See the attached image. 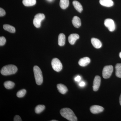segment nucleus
<instances>
[{
  "instance_id": "f257e3e1",
  "label": "nucleus",
  "mask_w": 121,
  "mask_h": 121,
  "mask_svg": "<svg viewBox=\"0 0 121 121\" xmlns=\"http://www.w3.org/2000/svg\"><path fill=\"white\" fill-rule=\"evenodd\" d=\"M60 113L64 117L70 121H78L77 117L73 112L69 108H63L60 110Z\"/></svg>"
},
{
  "instance_id": "f03ea898",
  "label": "nucleus",
  "mask_w": 121,
  "mask_h": 121,
  "mask_svg": "<svg viewBox=\"0 0 121 121\" xmlns=\"http://www.w3.org/2000/svg\"><path fill=\"white\" fill-rule=\"evenodd\" d=\"M17 70V68L15 65H9L3 67L1 70L0 73L2 75H11L16 73Z\"/></svg>"
},
{
  "instance_id": "7ed1b4c3",
  "label": "nucleus",
  "mask_w": 121,
  "mask_h": 121,
  "mask_svg": "<svg viewBox=\"0 0 121 121\" xmlns=\"http://www.w3.org/2000/svg\"><path fill=\"white\" fill-rule=\"evenodd\" d=\"M33 72L35 75L36 82L37 85H40L43 83V74L41 69L37 66H35L33 67Z\"/></svg>"
},
{
  "instance_id": "20e7f679",
  "label": "nucleus",
  "mask_w": 121,
  "mask_h": 121,
  "mask_svg": "<svg viewBox=\"0 0 121 121\" xmlns=\"http://www.w3.org/2000/svg\"><path fill=\"white\" fill-rule=\"evenodd\" d=\"M45 19V16L43 13H38L35 16L33 20V24L36 27L39 28L41 26V23Z\"/></svg>"
},
{
  "instance_id": "39448f33",
  "label": "nucleus",
  "mask_w": 121,
  "mask_h": 121,
  "mask_svg": "<svg viewBox=\"0 0 121 121\" xmlns=\"http://www.w3.org/2000/svg\"><path fill=\"white\" fill-rule=\"evenodd\" d=\"M52 68L55 71L60 72L62 69L63 66L59 60L56 58H55L52 61Z\"/></svg>"
},
{
  "instance_id": "423d86ee",
  "label": "nucleus",
  "mask_w": 121,
  "mask_h": 121,
  "mask_svg": "<svg viewBox=\"0 0 121 121\" xmlns=\"http://www.w3.org/2000/svg\"><path fill=\"white\" fill-rule=\"evenodd\" d=\"M113 68L112 65H109L104 67L103 70L102 75L105 79L108 78L110 77L112 73Z\"/></svg>"
},
{
  "instance_id": "0eeeda50",
  "label": "nucleus",
  "mask_w": 121,
  "mask_h": 121,
  "mask_svg": "<svg viewBox=\"0 0 121 121\" xmlns=\"http://www.w3.org/2000/svg\"><path fill=\"white\" fill-rule=\"evenodd\" d=\"M104 25L110 32L113 31L115 30V24L114 21L112 19H107L105 20Z\"/></svg>"
},
{
  "instance_id": "6e6552de",
  "label": "nucleus",
  "mask_w": 121,
  "mask_h": 121,
  "mask_svg": "<svg viewBox=\"0 0 121 121\" xmlns=\"http://www.w3.org/2000/svg\"><path fill=\"white\" fill-rule=\"evenodd\" d=\"M101 78L99 76H95L93 82V89L94 91H97L99 89L101 83Z\"/></svg>"
},
{
  "instance_id": "1a4fd4ad",
  "label": "nucleus",
  "mask_w": 121,
  "mask_h": 121,
  "mask_svg": "<svg viewBox=\"0 0 121 121\" xmlns=\"http://www.w3.org/2000/svg\"><path fill=\"white\" fill-rule=\"evenodd\" d=\"M104 110V108L98 105L91 106L90 109L91 112L94 114L101 112L103 111Z\"/></svg>"
},
{
  "instance_id": "9d476101",
  "label": "nucleus",
  "mask_w": 121,
  "mask_h": 121,
  "mask_svg": "<svg viewBox=\"0 0 121 121\" xmlns=\"http://www.w3.org/2000/svg\"><path fill=\"white\" fill-rule=\"evenodd\" d=\"M79 35L77 34H72L69 36L68 38V41L71 45H73L76 41L79 39Z\"/></svg>"
},
{
  "instance_id": "9b49d317",
  "label": "nucleus",
  "mask_w": 121,
  "mask_h": 121,
  "mask_svg": "<svg viewBox=\"0 0 121 121\" xmlns=\"http://www.w3.org/2000/svg\"><path fill=\"white\" fill-rule=\"evenodd\" d=\"M91 62L89 57H85L80 59L78 62L79 65L81 66L85 67L88 65Z\"/></svg>"
},
{
  "instance_id": "f8f14e48",
  "label": "nucleus",
  "mask_w": 121,
  "mask_h": 121,
  "mask_svg": "<svg viewBox=\"0 0 121 121\" xmlns=\"http://www.w3.org/2000/svg\"><path fill=\"white\" fill-rule=\"evenodd\" d=\"M92 45L96 48H99L101 47L102 44L101 42L99 39L96 38H92L91 40Z\"/></svg>"
},
{
  "instance_id": "ddd939ff",
  "label": "nucleus",
  "mask_w": 121,
  "mask_h": 121,
  "mask_svg": "<svg viewBox=\"0 0 121 121\" xmlns=\"http://www.w3.org/2000/svg\"><path fill=\"white\" fill-rule=\"evenodd\" d=\"M99 2L101 5L105 7H111L114 4L112 0H99Z\"/></svg>"
},
{
  "instance_id": "4468645a",
  "label": "nucleus",
  "mask_w": 121,
  "mask_h": 121,
  "mask_svg": "<svg viewBox=\"0 0 121 121\" xmlns=\"http://www.w3.org/2000/svg\"><path fill=\"white\" fill-rule=\"evenodd\" d=\"M72 23L74 27L78 28L81 25V20L78 16L74 17L72 20Z\"/></svg>"
},
{
  "instance_id": "2eb2a0df",
  "label": "nucleus",
  "mask_w": 121,
  "mask_h": 121,
  "mask_svg": "<svg viewBox=\"0 0 121 121\" xmlns=\"http://www.w3.org/2000/svg\"><path fill=\"white\" fill-rule=\"evenodd\" d=\"M57 88L59 92L62 94H66L68 91L67 87L64 84H58L57 85Z\"/></svg>"
},
{
  "instance_id": "dca6fc26",
  "label": "nucleus",
  "mask_w": 121,
  "mask_h": 121,
  "mask_svg": "<svg viewBox=\"0 0 121 121\" xmlns=\"http://www.w3.org/2000/svg\"><path fill=\"white\" fill-rule=\"evenodd\" d=\"M66 40L65 35L63 33H60L59 35L58 43L60 46H64L65 45Z\"/></svg>"
},
{
  "instance_id": "f3484780",
  "label": "nucleus",
  "mask_w": 121,
  "mask_h": 121,
  "mask_svg": "<svg viewBox=\"0 0 121 121\" xmlns=\"http://www.w3.org/2000/svg\"><path fill=\"white\" fill-rule=\"evenodd\" d=\"M73 4L75 9L79 12L81 13L83 11V8L82 4L77 1H74Z\"/></svg>"
},
{
  "instance_id": "a211bd4d",
  "label": "nucleus",
  "mask_w": 121,
  "mask_h": 121,
  "mask_svg": "<svg viewBox=\"0 0 121 121\" xmlns=\"http://www.w3.org/2000/svg\"><path fill=\"white\" fill-rule=\"evenodd\" d=\"M23 4L26 7H30L36 4V0H23Z\"/></svg>"
},
{
  "instance_id": "6ab92c4d",
  "label": "nucleus",
  "mask_w": 121,
  "mask_h": 121,
  "mask_svg": "<svg viewBox=\"0 0 121 121\" xmlns=\"http://www.w3.org/2000/svg\"><path fill=\"white\" fill-rule=\"evenodd\" d=\"M3 28L5 30L8 31L9 32L14 33L16 32L15 28L13 26L8 24L4 25Z\"/></svg>"
},
{
  "instance_id": "aec40b11",
  "label": "nucleus",
  "mask_w": 121,
  "mask_h": 121,
  "mask_svg": "<svg viewBox=\"0 0 121 121\" xmlns=\"http://www.w3.org/2000/svg\"><path fill=\"white\" fill-rule=\"evenodd\" d=\"M69 0H60V5L62 9H65L69 6Z\"/></svg>"
},
{
  "instance_id": "412c9836",
  "label": "nucleus",
  "mask_w": 121,
  "mask_h": 121,
  "mask_svg": "<svg viewBox=\"0 0 121 121\" xmlns=\"http://www.w3.org/2000/svg\"><path fill=\"white\" fill-rule=\"evenodd\" d=\"M115 74L118 78H121V64H117L115 66Z\"/></svg>"
},
{
  "instance_id": "4be33fe9",
  "label": "nucleus",
  "mask_w": 121,
  "mask_h": 121,
  "mask_svg": "<svg viewBox=\"0 0 121 121\" xmlns=\"http://www.w3.org/2000/svg\"><path fill=\"white\" fill-rule=\"evenodd\" d=\"M15 83L10 81H7L4 83V86L5 88L7 89H11L13 88L15 86Z\"/></svg>"
},
{
  "instance_id": "5701e85b",
  "label": "nucleus",
  "mask_w": 121,
  "mask_h": 121,
  "mask_svg": "<svg viewBox=\"0 0 121 121\" xmlns=\"http://www.w3.org/2000/svg\"><path fill=\"white\" fill-rule=\"evenodd\" d=\"M45 108V106L39 105L37 106L35 108V112L36 113L39 114L43 112Z\"/></svg>"
},
{
  "instance_id": "b1692460",
  "label": "nucleus",
  "mask_w": 121,
  "mask_h": 121,
  "mask_svg": "<svg viewBox=\"0 0 121 121\" xmlns=\"http://www.w3.org/2000/svg\"><path fill=\"white\" fill-rule=\"evenodd\" d=\"M26 91L25 89H23L18 91L17 94V96L18 98H22L26 94Z\"/></svg>"
},
{
  "instance_id": "393cba45",
  "label": "nucleus",
  "mask_w": 121,
  "mask_h": 121,
  "mask_svg": "<svg viewBox=\"0 0 121 121\" xmlns=\"http://www.w3.org/2000/svg\"><path fill=\"white\" fill-rule=\"evenodd\" d=\"M6 39L4 36H1L0 37V45L3 46L6 43Z\"/></svg>"
},
{
  "instance_id": "a878e982",
  "label": "nucleus",
  "mask_w": 121,
  "mask_h": 121,
  "mask_svg": "<svg viewBox=\"0 0 121 121\" xmlns=\"http://www.w3.org/2000/svg\"><path fill=\"white\" fill-rule=\"evenodd\" d=\"M6 14L5 11L3 9L0 8V16L1 17L4 16Z\"/></svg>"
},
{
  "instance_id": "bb28decb",
  "label": "nucleus",
  "mask_w": 121,
  "mask_h": 121,
  "mask_svg": "<svg viewBox=\"0 0 121 121\" xmlns=\"http://www.w3.org/2000/svg\"><path fill=\"white\" fill-rule=\"evenodd\" d=\"M13 121H22V120L21 118L19 115H16L14 118Z\"/></svg>"
},
{
  "instance_id": "cd10ccee",
  "label": "nucleus",
  "mask_w": 121,
  "mask_h": 121,
  "mask_svg": "<svg viewBox=\"0 0 121 121\" xmlns=\"http://www.w3.org/2000/svg\"><path fill=\"white\" fill-rule=\"evenodd\" d=\"M81 77L79 75L77 76L74 78V80L76 82H79L81 80Z\"/></svg>"
},
{
  "instance_id": "c85d7f7f",
  "label": "nucleus",
  "mask_w": 121,
  "mask_h": 121,
  "mask_svg": "<svg viewBox=\"0 0 121 121\" xmlns=\"http://www.w3.org/2000/svg\"><path fill=\"white\" fill-rule=\"evenodd\" d=\"M86 85V83H85V82H81L79 83V86L80 87H83L84 86Z\"/></svg>"
},
{
  "instance_id": "c756f323",
  "label": "nucleus",
  "mask_w": 121,
  "mask_h": 121,
  "mask_svg": "<svg viewBox=\"0 0 121 121\" xmlns=\"http://www.w3.org/2000/svg\"><path fill=\"white\" fill-rule=\"evenodd\" d=\"M119 103H120V105L121 106V94L120 95V98H119Z\"/></svg>"
},
{
  "instance_id": "7c9ffc66",
  "label": "nucleus",
  "mask_w": 121,
  "mask_h": 121,
  "mask_svg": "<svg viewBox=\"0 0 121 121\" xmlns=\"http://www.w3.org/2000/svg\"><path fill=\"white\" fill-rule=\"evenodd\" d=\"M119 56L120 58L121 59V52H120L119 54Z\"/></svg>"
},
{
  "instance_id": "2f4dec72",
  "label": "nucleus",
  "mask_w": 121,
  "mask_h": 121,
  "mask_svg": "<svg viewBox=\"0 0 121 121\" xmlns=\"http://www.w3.org/2000/svg\"><path fill=\"white\" fill-rule=\"evenodd\" d=\"M48 1H52V0H48Z\"/></svg>"
},
{
  "instance_id": "473e14b6",
  "label": "nucleus",
  "mask_w": 121,
  "mask_h": 121,
  "mask_svg": "<svg viewBox=\"0 0 121 121\" xmlns=\"http://www.w3.org/2000/svg\"><path fill=\"white\" fill-rule=\"evenodd\" d=\"M56 121V120H52L51 121Z\"/></svg>"
}]
</instances>
